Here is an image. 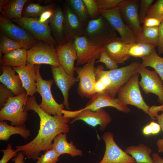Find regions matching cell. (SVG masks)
Returning <instances> with one entry per match:
<instances>
[{
  "label": "cell",
  "instance_id": "1",
  "mask_svg": "<svg viewBox=\"0 0 163 163\" xmlns=\"http://www.w3.org/2000/svg\"><path fill=\"white\" fill-rule=\"evenodd\" d=\"M24 110L26 111L32 110L37 113L40 119V129L33 140L26 144L15 146V151L21 152L28 159L37 160L41 151L53 148V141L58 135L69 131L68 123L70 119L63 116H52L46 113L40 107L34 96L27 97Z\"/></svg>",
  "mask_w": 163,
  "mask_h": 163
},
{
  "label": "cell",
  "instance_id": "2",
  "mask_svg": "<svg viewBox=\"0 0 163 163\" xmlns=\"http://www.w3.org/2000/svg\"><path fill=\"white\" fill-rule=\"evenodd\" d=\"M139 75V74L136 72L126 83L120 88L117 93V98L123 104L135 106L142 110L150 117V106L144 101L140 90Z\"/></svg>",
  "mask_w": 163,
  "mask_h": 163
},
{
  "label": "cell",
  "instance_id": "3",
  "mask_svg": "<svg viewBox=\"0 0 163 163\" xmlns=\"http://www.w3.org/2000/svg\"><path fill=\"white\" fill-rule=\"evenodd\" d=\"M40 64L35 65L37 91L41 96L42 101L39 104L41 108L48 114L62 116V110L65 107L63 103L58 104L53 98L51 91L53 80H45L41 76Z\"/></svg>",
  "mask_w": 163,
  "mask_h": 163
},
{
  "label": "cell",
  "instance_id": "4",
  "mask_svg": "<svg viewBox=\"0 0 163 163\" xmlns=\"http://www.w3.org/2000/svg\"><path fill=\"white\" fill-rule=\"evenodd\" d=\"M27 92L10 97L0 111V120L11 122L12 126L23 125L26 121L27 111L24 106L27 98Z\"/></svg>",
  "mask_w": 163,
  "mask_h": 163
},
{
  "label": "cell",
  "instance_id": "5",
  "mask_svg": "<svg viewBox=\"0 0 163 163\" xmlns=\"http://www.w3.org/2000/svg\"><path fill=\"white\" fill-rule=\"evenodd\" d=\"M62 112L63 117L73 118L71 123L78 120H82L92 126L99 125L101 131H104L112 120L111 117L103 108L95 111L82 109L74 111L63 109Z\"/></svg>",
  "mask_w": 163,
  "mask_h": 163
},
{
  "label": "cell",
  "instance_id": "6",
  "mask_svg": "<svg viewBox=\"0 0 163 163\" xmlns=\"http://www.w3.org/2000/svg\"><path fill=\"white\" fill-rule=\"evenodd\" d=\"M27 63L32 65L46 64L56 67L60 63L57 52L53 45L37 41L27 51Z\"/></svg>",
  "mask_w": 163,
  "mask_h": 163
},
{
  "label": "cell",
  "instance_id": "7",
  "mask_svg": "<svg viewBox=\"0 0 163 163\" xmlns=\"http://www.w3.org/2000/svg\"><path fill=\"white\" fill-rule=\"evenodd\" d=\"M72 42L77 53V66L99 59L104 46L94 43L84 35L75 37Z\"/></svg>",
  "mask_w": 163,
  "mask_h": 163
},
{
  "label": "cell",
  "instance_id": "8",
  "mask_svg": "<svg viewBox=\"0 0 163 163\" xmlns=\"http://www.w3.org/2000/svg\"><path fill=\"white\" fill-rule=\"evenodd\" d=\"M107 22L101 15L89 21L83 35L94 43L104 46L117 37L108 25Z\"/></svg>",
  "mask_w": 163,
  "mask_h": 163
},
{
  "label": "cell",
  "instance_id": "9",
  "mask_svg": "<svg viewBox=\"0 0 163 163\" xmlns=\"http://www.w3.org/2000/svg\"><path fill=\"white\" fill-rule=\"evenodd\" d=\"M30 33L37 40L54 46L57 42L52 35L49 22L40 23L37 18L23 17L11 20Z\"/></svg>",
  "mask_w": 163,
  "mask_h": 163
},
{
  "label": "cell",
  "instance_id": "10",
  "mask_svg": "<svg viewBox=\"0 0 163 163\" xmlns=\"http://www.w3.org/2000/svg\"><path fill=\"white\" fill-rule=\"evenodd\" d=\"M99 12L111 27L119 34L120 38L123 43L130 44L139 42L137 36L123 20L120 8L107 11L99 10Z\"/></svg>",
  "mask_w": 163,
  "mask_h": 163
},
{
  "label": "cell",
  "instance_id": "11",
  "mask_svg": "<svg viewBox=\"0 0 163 163\" xmlns=\"http://www.w3.org/2000/svg\"><path fill=\"white\" fill-rule=\"evenodd\" d=\"M137 72L141 76L139 85L145 94H154L158 96V101L163 105V82L155 70L151 71L140 63Z\"/></svg>",
  "mask_w": 163,
  "mask_h": 163
},
{
  "label": "cell",
  "instance_id": "12",
  "mask_svg": "<svg viewBox=\"0 0 163 163\" xmlns=\"http://www.w3.org/2000/svg\"><path fill=\"white\" fill-rule=\"evenodd\" d=\"M95 61L85 64L82 67H76L75 71L79 81L78 93L83 97L91 98L96 93L95 86L96 76L95 72Z\"/></svg>",
  "mask_w": 163,
  "mask_h": 163
},
{
  "label": "cell",
  "instance_id": "13",
  "mask_svg": "<svg viewBox=\"0 0 163 163\" xmlns=\"http://www.w3.org/2000/svg\"><path fill=\"white\" fill-rule=\"evenodd\" d=\"M140 64L139 62H133L119 68L104 70L111 82L108 95L115 97L120 88L126 83L133 75L137 72V68Z\"/></svg>",
  "mask_w": 163,
  "mask_h": 163
},
{
  "label": "cell",
  "instance_id": "14",
  "mask_svg": "<svg viewBox=\"0 0 163 163\" xmlns=\"http://www.w3.org/2000/svg\"><path fill=\"white\" fill-rule=\"evenodd\" d=\"M105 150L102 160L98 163H135L134 158L121 149L114 141L113 133L106 132L102 136Z\"/></svg>",
  "mask_w": 163,
  "mask_h": 163
},
{
  "label": "cell",
  "instance_id": "15",
  "mask_svg": "<svg viewBox=\"0 0 163 163\" xmlns=\"http://www.w3.org/2000/svg\"><path fill=\"white\" fill-rule=\"evenodd\" d=\"M139 2L138 0H125L120 8L123 20L137 36L139 41L142 31L139 14Z\"/></svg>",
  "mask_w": 163,
  "mask_h": 163
},
{
  "label": "cell",
  "instance_id": "16",
  "mask_svg": "<svg viewBox=\"0 0 163 163\" xmlns=\"http://www.w3.org/2000/svg\"><path fill=\"white\" fill-rule=\"evenodd\" d=\"M0 30L1 34L18 41L35 43L37 41L27 31L2 14Z\"/></svg>",
  "mask_w": 163,
  "mask_h": 163
},
{
  "label": "cell",
  "instance_id": "17",
  "mask_svg": "<svg viewBox=\"0 0 163 163\" xmlns=\"http://www.w3.org/2000/svg\"><path fill=\"white\" fill-rule=\"evenodd\" d=\"M53 81L61 91L63 97V104L69 109L68 101L70 89L78 81V78L68 74L61 65L58 67L51 66Z\"/></svg>",
  "mask_w": 163,
  "mask_h": 163
},
{
  "label": "cell",
  "instance_id": "18",
  "mask_svg": "<svg viewBox=\"0 0 163 163\" xmlns=\"http://www.w3.org/2000/svg\"><path fill=\"white\" fill-rule=\"evenodd\" d=\"M56 49L60 65L68 74L74 76V63L77 60V55L72 40L58 45Z\"/></svg>",
  "mask_w": 163,
  "mask_h": 163
},
{
  "label": "cell",
  "instance_id": "19",
  "mask_svg": "<svg viewBox=\"0 0 163 163\" xmlns=\"http://www.w3.org/2000/svg\"><path fill=\"white\" fill-rule=\"evenodd\" d=\"M107 107H114L117 110L125 113L130 111L127 106L122 103L117 98L98 93L94 94L85 107L82 109L95 111Z\"/></svg>",
  "mask_w": 163,
  "mask_h": 163
},
{
  "label": "cell",
  "instance_id": "20",
  "mask_svg": "<svg viewBox=\"0 0 163 163\" xmlns=\"http://www.w3.org/2000/svg\"><path fill=\"white\" fill-rule=\"evenodd\" d=\"M64 34L67 42L72 40L75 37L83 35L84 30L82 23L68 5L64 11Z\"/></svg>",
  "mask_w": 163,
  "mask_h": 163
},
{
  "label": "cell",
  "instance_id": "21",
  "mask_svg": "<svg viewBox=\"0 0 163 163\" xmlns=\"http://www.w3.org/2000/svg\"><path fill=\"white\" fill-rule=\"evenodd\" d=\"M19 75L22 87L27 92V97H32L37 92L35 65L27 63L18 67H12Z\"/></svg>",
  "mask_w": 163,
  "mask_h": 163
},
{
  "label": "cell",
  "instance_id": "22",
  "mask_svg": "<svg viewBox=\"0 0 163 163\" xmlns=\"http://www.w3.org/2000/svg\"><path fill=\"white\" fill-rule=\"evenodd\" d=\"M2 73L0 76L1 83L10 89L15 96L20 95L26 91L22 87L19 75L12 67L2 66Z\"/></svg>",
  "mask_w": 163,
  "mask_h": 163
},
{
  "label": "cell",
  "instance_id": "23",
  "mask_svg": "<svg viewBox=\"0 0 163 163\" xmlns=\"http://www.w3.org/2000/svg\"><path fill=\"white\" fill-rule=\"evenodd\" d=\"M128 44L117 37L105 44L104 49L110 57L117 63H123L130 56L127 54Z\"/></svg>",
  "mask_w": 163,
  "mask_h": 163
},
{
  "label": "cell",
  "instance_id": "24",
  "mask_svg": "<svg viewBox=\"0 0 163 163\" xmlns=\"http://www.w3.org/2000/svg\"><path fill=\"white\" fill-rule=\"evenodd\" d=\"M64 11L60 7L54 10V13L49 22V26L53 36L59 45L67 42L64 31Z\"/></svg>",
  "mask_w": 163,
  "mask_h": 163
},
{
  "label": "cell",
  "instance_id": "25",
  "mask_svg": "<svg viewBox=\"0 0 163 163\" xmlns=\"http://www.w3.org/2000/svg\"><path fill=\"white\" fill-rule=\"evenodd\" d=\"M53 147L60 155L67 154L72 157L82 155V151L77 149L72 141L68 142L66 133H59L54 138Z\"/></svg>",
  "mask_w": 163,
  "mask_h": 163
},
{
  "label": "cell",
  "instance_id": "26",
  "mask_svg": "<svg viewBox=\"0 0 163 163\" xmlns=\"http://www.w3.org/2000/svg\"><path fill=\"white\" fill-rule=\"evenodd\" d=\"M27 51L22 48L13 50L4 55L0 59L2 66L18 67L27 63Z\"/></svg>",
  "mask_w": 163,
  "mask_h": 163
},
{
  "label": "cell",
  "instance_id": "27",
  "mask_svg": "<svg viewBox=\"0 0 163 163\" xmlns=\"http://www.w3.org/2000/svg\"><path fill=\"white\" fill-rule=\"evenodd\" d=\"M152 151L150 148L143 143L136 146H130L125 150L126 153L134 158L136 163H154L150 156Z\"/></svg>",
  "mask_w": 163,
  "mask_h": 163
},
{
  "label": "cell",
  "instance_id": "28",
  "mask_svg": "<svg viewBox=\"0 0 163 163\" xmlns=\"http://www.w3.org/2000/svg\"><path fill=\"white\" fill-rule=\"evenodd\" d=\"M14 134L20 135L24 139H27L31 135V132L25 125L14 126L8 125L5 120L0 122V140L8 141L10 136Z\"/></svg>",
  "mask_w": 163,
  "mask_h": 163
},
{
  "label": "cell",
  "instance_id": "29",
  "mask_svg": "<svg viewBox=\"0 0 163 163\" xmlns=\"http://www.w3.org/2000/svg\"><path fill=\"white\" fill-rule=\"evenodd\" d=\"M28 0H9L1 11V14L6 18L12 20L22 17L24 7Z\"/></svg>",
  "mask_w": 163,
  "mask_h": 163
},
{
  "label": "cell",
  "instance_id": "30",
  "mask_svg": "<svg viewBox=\"0 0 163 163\" xmlns=\"http://www.w3.org/2000/svg\"><path fill=\"white\" fill-rule=\"evenodd\" d=\"M35 43L18 41L0 34V53L3 55L11 51L20 49L24 48L28 50Z\"/></svg>",
  "mask_w": 163,
  "mask_h": 163
},
{
  "label": "cell",
  "instance_id": "31",
  "mask_svg": "<svg viewBox=\"0 0 163 163\" xmlns=\"http://www.w3.org/2000/svg\"><path fill=\"white\" fill-rule=\"evenodd\" d=\"M142 59L141 65L145 68L149 66L154 68L163 82V58L158 55L155 49L149 55Z\"/></svg>",
  "mask_w": 163,
  "mask_h": 163
},
{
  "label": "cell",
  "instance_id": "32",
  "mask_svg": "<svg viewBox=\"0 0 163 163\" xmlns=\"http://www.w3.org/2000/svg\"><path fill=\"white\" fill-rule=\"evenodd\" d=\"M156 47L150 44L139 42L128 44L127 54L130 56L142 58L149 55Z\"/></svg>",
  "mask_w": 163,
  "mask_h": 163
},
{
  "label": "cell",
  "instance_id": "33",
  "mask_svg": "<svg viewBox=\"0 0 163 163\" xmlns=\"http://www.w3.org/2000/svg\"><path fill=\"white\" fill-rule=\"evenodd\" d=\"M54 5L49 4L46 6H42L37 3L30 2L29 0L25 5L22 11V17L37 18L40 17L45 11L53 8Z\"/></svg>",
  "mask_w": 163,
  "mask_h": 163
},
{
  "label": "cell",
  "instance_id": "34",
  "mask_svg": "<svg viewBox=\"0 0 163 163\" xmlns=\"http://www.w3.org/2000/svg\"><path fill=\"white\" fill-rule=\"evenodd\" d=\"M159 37V27H142V35L139 43H147L157 46Z\"/></svg>",
  "mask_w": 163,
  "mask_h": 163
},
{
  "label": "cell",
  "instance_id": "35",
  "mask_svg": "<svg viewBox=\"0 0 163 163\" xmlns=\"http://www.w3.org/2000/svg\"><path fill=\"white\" fill-rule=\"evenodd\" d=\"M67 2L69 7L82 22L87 20L88 15L83 0H69Z\"/></svg>",
  "mask_w": 163,
  "mask_h": 163
},
{
  "label": "cell",
  "instance_id": "36",
  "mask_svg": "<svg viewBox=\"0 0 163 163\" xmlns=\"http://www.w3.org/2000/svg\"><path fill=\"white\" fill-rule=\"evenodd\" d=\"M125 0H96L99 10L107 11L120 8Z\"/></svg>",
  "mask_w": 163,
  "mask_h": 163
},
{
  "label": "cell",
  "instance_id": "37",
  "mask_svg": "<svg viewBox=\"0 0 163 163\" xmlns=\"http://www.w3.org/2000/svg\"><path fill=\"white\" fill-rule=\"evenodd\" d=\"M59 155L53 148L50 150L45 151L43 155L39 157L36 163H56L58 160Z\"/></svg>",
  "mask_w": 163,
  "mask_h": 163
},
{
  "label": "cell",
  "instance_id": "38",
  "mask_svg": "<svg viewBox=\"0 0 163 163\" xmlns=\"http://www.w3.org/2000/svg\"><path fill=\"white\" fill-rule=\"evenodd\" d=\"M146 17H152L163 20V0H158L151 5Z\"/></svg>",
  "mask_w": 163,
  "mask_h": 163
},
{
  "label": "cell",
  "instance_id": "39",
  "mask_svg": "<svg viewBox=\"0 0 163 163\" xmlns=\"http://www.w3.org/2000/svg\"><path fill=\"white\" fill-rule=\"evenodd\" d=\"M101 62L104 63L107 68L109 70H112L118 68V65L108 55L104 48L102 50L99 60L95 62Z\"/></svg>",
  "mask_w": 163,
  "mask_h": 163
},
{
  "label": "cell",
  "instance_id": "40",
  "mask_svg": "<svg viewBox=\"0 0 163 163\" xmlns=\"http://www.w3.org/2000/svg\"><path fill=\"white\" fill-rule=\"evenodd\" d=\"M153 1V0H141L140 1L139 14L140 24L143 23Z\"/></svg>",
  "mask_w": 163,
  "mask_h": 163
},
{
  "label": "cell",
  "instance_id": "41",
  "mask_svg": "<svg viewBox=\"0 0 163 163\" xmlns=\"http://www.w3.org/2000/svg\"><path fill=\"white\" fill-rule=\"evenodd\" d=\"M11 91L2 83L0 84V108L2 109L11 97L15 96Z\"/></svg>",
  "mask_w": 163,
  "mask_h": 163
},
{
  "label": "cell",
  "instance_id": "42",
  "mask_svg": "<svg viewBox=\"0 0 163 163\" xmlns=\"http://www.w3.org/2000/svg\"><path fill=\"white\" fill-rule=\"evenodd\" d=\"M87 11L90 17L94 18L99 14V10L95 0H83Z\"/></svg>",
  "mask_w": 163,
  "mask_h": 163
},
{
  "label": "cell",
  "instance_id": "43",
  "mask_svg": "<svg viewBox=\"0 0 163 163\" xmlns=\"http://www.w3.org/2000/svg\"><path fill=\"white\" fill-rule=\"evenodd\" d=\"M0 151L3 153V155L0 161V163H7L11 158L16 157L18 153L15 150L12 149V145L10 143L8 145L6 149Z\"/></svg>",
  "mask_w": 163,
  "mask_h": 163
},
{
  "label": "cell",
  "instance_id": "44",
  "mask_svg": "<svg viewBox=\"0 0 163 163\" xmlns=\"http://www.w3.org/2000/svg\"><path fill=\"white\" fill-rule=\"evenodd\" d=\"M161 111L162 113L160 115H157L155 118L161 126L163 133V109ZM156 144L158 152L159 153L163 152V137L162 139H158L156 141Z\"/></svg>",
  "mask_w": 163,
  "mask_h": 163
},
{
  "label": "cell",
  "instance_id": "45",
  "mask_svg": "<svg viewBox=\"0 0 163 163\" xmlns=\"http://www.w3.org/2000/svg\"><path fill=\"white\" fill-rule=\"evenodd\" d=\"M163 20L154 18L146 17L143 22V27H159Z\"/></svg>",
  "mask_w": 163,
  "mask_h": 163
},
{
  "label": "cell",
  "instance_id": "46",
  "mask_svg": "<svg viewBox=\"0 0 163 163\" xmlns=\"http://www.w3.org/2000/svg\"><path fill=\"white\" fill-rule=\"evenodd\" d=\"M53 8L46 10L41 14L38 19L40 23L45 24L49 22L50 19L53 14L54 9Z\"/></svg>",
  "mask_w": 163,
  "mask_h": 163
},
{
  "label": "cell",
  "instance_id": "47",
  "mask_svg": "<svg viewBox=\"0 0 163 163\" xmlns=\"http://www.w3.org/2000/svg\"><path fill=\"white\" fill-rule=\"evenodd\" d=\"M157 47L158 54H163V20L159 27L158 41Z\"/></svg>",
  "mask_w": 163,
  "mask_h": 163
},
{
  "label": "cell",
  "instance_id": "48",
  "mask_svg": "<svg viewBox=\"0 0 163 163\" xmlns=\"http://www.w3.org/2000/svg\"><path fill=\"white\" fill-rule=\"evenodd\" d=\"M152 130V134L155 135L158 133L160 131L161 127L160 125L154 121H152L149 123Z\"/></svg>",
  "mask_w": 163,
  "mask_h": 163
},
{
  "label": "cell",
  "instance_id": "49",
  "mask_svg": "<svg viewBox=\"0 0 163 163\" xmlns=\"http://www.w3.org/2000/svg\"><path fill=\"white\" fill-rule=\"evenodd\" d=\"M24 155L21 152H18L17 156L13 159L14 163H24Z\"/></svg>",
  "mask_w": 163,
  "mask_h": 163
},
{
  "label": "cell",
  "instance_id": "50",
  "mask_svg": "<svg viewBox=\"0 0 163 163\" xmlns=\"http://www.w3.org/2000/svg\"><path fill=\"white\" fill-rule=\"evenodd\" d=\"M142 132L143 134L145 136L152 134V127L149 124L146 125L143 127L142 130Z\"/></svg>",
  "mask_w": 163,
  "mask_h": 163
},
{
  "label": "cell",
  "instance_id": "51",
  "mask_svg": "<svg viewBox=\"0 0 163 163\" xmlns=\"http://www.w3.org/2000/svg\"><path fill=\"white\" fill-rule=\"evenodd\" d=\"M152 157L154 163H163V158L158 153H153L152 155Z\"/></svg>",
  "mask_w": 163,
  "mask_h": 163
},
{
  "label": "cell",
  "instance_id": "52",
  "mask_svg": "<svg viewBox=\"0 0 163 163\" xmlns=\"http://www.w3.org/2000/svg\"><path fill=\"white\" fill-rule=\"evenodd\" d=\"M8 0H1L0 1V11H1L3 8L5 6L8 2Z\"/></svg>",
  "mask_w": 163,
  "mask_h": 163
},
{
  "label": "cell",
  "instance_id": "53",
  "mask_svg": "<svg viewBox=\"0 0 163 163\" xmlns=\"http://www.w3.org/2000/svg\"></svg>",
  "mask_w": 163,
  "mask_h": 163
}]
</instances>
